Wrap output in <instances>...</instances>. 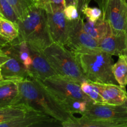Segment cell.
I'll list each match as a JSON object with an SVG mask.
<instances>
[{
    "mask_svg": "<svg viewBox=\"0 0 127 127\" xmlns=\"http://www.w3.org/2000/svg\"><path fill=\"white\" fill-rule=\"evenodd\" d=\"M58 100L68 112L73 114H79L81 115H83L87 110L88 104L93 103L87 100L73 97L60 98Z\"/></svg>",
    "mask_w": 127,
    "mask_h": 127,
    "instance_id": "cell-17",
    "label": "cell"
},
{
    "mask_svg": "<svg viewBox=\"0 0 127 127\" xmlns=\"http://www.w3.org/2000/svg\"><path fill=\"white\" fill-rule=\"evenodd\" d=\"M125 1H126V2H127V0H125Z\"/></svg>",
    "mask_w": 127,
    "mask_h": 127,
    "instance_id": "cell-36",
    "label": "cell"
},
{
    "mask_svg": "<svg viewBox=\"0 0 127 127\" xmlns=\"http://www.w3.org/2000/svg\"><path fill=\"white\" fill-rule=\"evenodd\" d=\"M43 8L47 11L48 27L53 42L66 45L69 39V21L66 18L63 11L49 7Z\"/></svg>",
    "mask_w": 127,
    "mask_h": 127,
    "instance_id": "cell-10",
    "label": "cell"
},
{
    "mask_svg": "<svg viewBox=\"0 0 127 127\" xmlns=\"http://www.w3.org/2000/svg\"><path fill=\"white\" fill-rule=\"evenodd\" d=\"M62 122L43 113L28 109L22 117L14 119L3 124L0 127H58Z\"/></svg>",
    "mask_w": 127,
    "mask_h": 127,
    "instance_id": "cell-9",
    "label": "cell"
},
{
    "mask_svg": "<svg viewBox=\"0 0 127 127\" xmlns=\"http://www.w3.org/2000/svg\"><path fill=\"white\" fill-rule=\"evenodd\" d=\"M0 34L10 42L19 37V29L17 23L2 17L0 20Z\"/></svg>",
    "mask_w": 127,
    "mask_h": 127,
    "instance_id": "cell-20",
    "label": "cell"
},
{
    "mask_svg": "<svg viewBox=\"0 0 127 127\" xmlns=\"http://www.w3.org/2000/svg\"></svg>",
    "mask_w": 127,
    "mask_h": 127,
    "instance_id": "cell-37",
    "label": "cell"
},
{
    "mask_svg": "<svg viewBox=\"0 0 127 127\" xmlns=\"http://www.w3.org/2000/svg\"><path fill=\"white\" fill-rule=\"evenodd\" d=\"M113 73L120 86L126 88L127 86V57L123 55L119 57L117 62L113 64Z\"/></svg>",
    "mask_w": 127,
    "mask_h": 127,
    "instance_id": "cell-18",
    "label": "cell"
},
{
    "mask_svg": "<svg viewBox=\"0 0 127 127\" xmlns=\"http://www.w3.org/2000/svg\"><path fill=\"white\" fill-rule=\"evenodd\" d=\"M1 66V73L4 79L22 80L30 78L29 73L25 66L14 57Z\"/></svg>",
    "mask_w": 127,
    "mask_h": 127,
    "instance_id": "cell-15",
    "label": "cell"
},
{
    "mask_svg": "<svg viewBox=\"0 0 127 127\" xmlns=\"http://www.w3.org/2000/svg\"><path fill=\"white\" fill-rule=\"evenodd\" d=\"M10 43H11V42H10L8 40L6 39V38L2 37V36L0 34V45H1L5 47V46L9 44Z\"/></svg>",
    "mask_w": 127,
    "mask_h": 127,
    "instance_id": "cell-29",
    "label": "cell"
},
{
    "mask_svg": "<svg viewBox=\"0 0 127 127\" xmlns=\"http://www.w3.org/2000/svg\"><path fill=\"white\" fill-rule=\"evenodd\" d=\"M84 18L85 21H84L83 19V26L84 29L97 42L107 34L112 29L109 22L105 21L102 16L96 21H91L85 17Z\"/></svg>",
    "mask_w": 127,
    "mask_h": 127,
    "instance_id": "cell-16",
    "label": "cell"
},
{
    "mask_svg": "<svg viewBox=\"0 0 127 127\" xmlns=\"http://www.w3.org/2000/svg\"><path fill=\"white\" fill-rule=\"evenodd\" d=\"M3 48H4V46H2L0 45V52H4Z\"/></svg>",
    "mask_w": 127,
    "mask_h": 127,
    "instance_id": "cell-32",
    "label": "cell"
},
{
    "mask_svg": "<svg viewBox=\"0 0 127 127\" xmlns=\"http://www.w3.org/2000/svg\"><path fill=\"white\" fill-rule=\"evenodd\" d=\"M126 33H127V48H126V53H125V55H126L127 57V29L126 31Z\"/></svg>",
    "mask_w": 127,
    "mask_h": 127,
    "instance_id": "cell-33",
    "label": "cell"
},
{
    "mask_svg": "<svg viewBox=\"0 0 127 127\" xmlns=\"http://www.w3.org/2000/svg\"><path fill=\"white\" fill-rule=\"evenodd\" d=\"M83 116L107 120L127 127V104L116 105L89 103Z\"/></svg>",
    "mask_w": 127,
    "mask_h": 127,
    "instance_id": "cell-8",
    "label": "cell"
},
{
    "mask_svg": "<svg viewBox=\"0 0 127 127\" xmlns=\"http://www.w3.org/2000/svg\"><path fill=\"white\" fill-rule=\"evenodd\" d=\"M102 10L103 18L113 29L126 32L127 3L125 0H95Z\"/></svg>",
    "mask_w": 127,
    "mask_h": 127,
    "instance_id": "cell-7",
    "label": "cell"
},
{
    "mask_svg": "<svg viewBox=\"0 0 127 127\" xmlns=\"http://www.w3.org/2000/svg\"><path fill=\"white\" fill-rule=\"evenodd\" d=\"M33 1H35V2H36V1H37V0H33Z\"/></svg>",
    "mask_w": 127,
    "mask_h": 127,
    "instance_id": "cell-35",
    "label": "cell"
},
{
    "mask_svg": "<svg viewBox=\"0 0 127 127\" xmlns=\"http://www.w3.org/2000/svg\"><path fill=\"white\" fill-rule=\"evenodd\" d=\"M28 109L22 105H9L0 107V124L22 117Z\"/></svg>",
    "mask_w": 127,
    "mask_h": 127,
    "instance_id": "cell-19",
    "label": "cell"
},
{
    "mask_svg": "<svg viewBox=\"0 0 127 127\" xmlns=\"http://www.w3.org/2000/svg\"><path fill=\"white\" fill-rule=\"evenodd\" d=\"M30 47L32 59V65L29 70L30 77L43 81L47 78L57 74L43 51L38 50L31 46Z\"/></svg>",
    "mask_w": 127,
    "mask_h": 127,
    "instance_id": "cell-12",
    "label": "cell"
},
{
    "mask_svg": "<svg viewBox=\"0 0 127 127\" xmlns=\"http://www.w3.org/2000/svg\"><path fill=\"white\" fill-rule=\"evenodd\" d=\"M74 54L88 80L96 83L119 84L113 73L114 63L111 55L102 50Z\"/></svg>",
    "mask_w": 127,
    "mask_h": 127,
    "instance_id": "cell-3",
    "label": "cell"
},
{
    "mask_svg": "<svg viewBox=\"0 0 127 127\" xmlns=\"http://www.w3.org/2000/svg\"><path fill=\"white\" fill-rule=\"evenodd\" d=\"M19 29L17 38L30 46L43 51L53 43L46 10L35 2L26 11L17 22Z\"/></svg>",
    "mask_w": 127,
    "mask_h": 127,
    "instance_id": "cell-2",
    "label": "cell"
},
{
    "mask_svg": "<svg viewBox=\"0 0 127 127\" xmlns=\"http://www.w3.org/2000/svg\"><path fill=\"white\" fill-rule=\"evenodd\" d=\"M10 57L6 53L4 52H0V66L7 62Z\"/></svg>",
    "mask_w": 127,
    "mask_h": 127,
    "instance_id": "cell-28",
    "label": "cell"
},
{
    "mask_svg": "<svg viewBox=\"0 0 127 127\" xmlns=\"http://www.w3.org/2000/svg\"><path fill=\"white\" fill-rule=\"evenodd\" d=\"M92 1H95V0H78L77 1V8L81 16V10L85 6L89 5V3Z\"/></svg>",
    "mask_w": 127,
    "mask_h": 127,
    "instance_id": "cell-27",
    "label": "cell"
},
{
    "mask_svg": "<svg viewBox=\"0 0 127 127\" xmlns=\"http://www.w3.org/2000/svg\"><path fill=\"white\" fill-rule=\"evenodd\" d=\"M99 48L112 56L125 55L127 48V33L124 31L112 29L98 41Z\"/></svg>",
    "mask_w": 127,
    "mask_h": 127,
    "instance_id": "cell-11",
    "label": "cell"
},
{
    "mask_svg": "<svg viewBox=\"0 0 127 127\" xmlns=\"http://www.w3.org/2000/svg\"><path fill=\"white\" fill-rule=\"evenodd\" d=\"M50 64L57 74L81 84L88 80L79 66L74 52L64 45L53 42L43 50Z\"/></svg>",
    "mask_w": 127,
    "mask_h": 127,
    "instance_id": "cell-4",
    "label": "cell"
},
{
    "mask_svg": "<svg viewBox=\"0 0 127 127\" xmlns=\"http://www.w3.org/2000/svg\"><path fill=\"white\" fill-rule=\"evenodd\" d=\"M18 81L3 79L0 82V107L17 105L20 99Z\"/></svg>",
    "mask_w": 127,
    "mask_h": 127,
    "instance_id": "cell-14",
    "label": "cell"
},
{
    "mask_svg": "<svg viewBox=\"0 0 127 127\" xmlns=\"http://www.w3.org/2000/svg\"><path fill=\"white\" fill-rule=\"evenodd\" d=\"M74 53H85L100 50L98 42L85 31L83 18L69 21V39L66 45Z\"/></svg>",
    "mask_w": 127,
    "mask_h": 127,
    "instance_id": "cell-5",
    "label": "cell"
},
{
    "mask_svg": "<svg viewBox=\"0 0 127 127\" xmlns=\"http://www.w3.org/2000/svg\"><path fill=\"white\" fill-rule=\"evenodd\" d=\"M63 12L66 18L68 21H74L78 19L81 16L77 6L75 5H69L64 7Z\"/></svg>",
    "mask_w": 127,
    "mask_h": 127,
    "instance_id": "cell-26",
    "label": "cell"
},
{
    "mask_svg": "<svg viewBox=\"0 0 127 127\" xmlns=\"http://www.w3.org/2000/svg\"><path fill=\"white\" fill-rule=\"evenodd\" d=\"M2 17H4V16H3V15L1 13V12H0V20L2 18Z\"/></svg>",
    "mask_w": 127,
    "mask_h": 127,
    "instance_id": "cell-34",
    "label": "cell"
},
{
    "mask_svg": "<svg viewBox=\"0 0 127 127\" xmlns=\"http://www.w3.org/2000/svg\"><path fill=\"white\" fill-rule=\"evenodd\" d=\"M3 78H2V73H1V66H0V82L2 81L3 80Z\"/></svg>",
    "mask_w": 127,
    "mask_h": 127,
    "instance_id": "cell-31",
    "label": "cell"
},
{
    "mask_svg": "<svg viewBox=\"0 0 127 127\" xmlns=\"http://www.w3.org/2000/svg\"><path fill=\"white\" fill-rule=\"evenodd\" d=\"M42 82L58 99L73 97L94 103L82 91L81 84L63 76L56 74L47 78Z\"/></svg>",
    "mask_w": 127,
    "mask_h": 127,
    "instance_id": "cell-6",
    "label": "cell"
},
{
    "mask_svg": "<svg viewBox=\"0 0 127 127\" xmlns=\"http://www.w3.org/2000/svg\"><path fill=\"white\" fill-rule=\"evenodd\" d=\"M35 2L43 7H49L54 10L63 11L66 7L65 0H37Z\"/></svg>",
    "mask_w": 127,
    "mask_h": 127,
    "instance_id": "cell-25",
    "label": "cell"
},
{
    "mask_svg": "<svg viewBox=\"0 0 127 127\" xmlns=\"http://www.w3.org/2000/svg\"><path fill=\"white\" fill-rule=\"evenodd\" d=\"M14 10L16 14L19 17V19L22 17L26 11L31 6L35 3L33 0H7Z\"/></svg>",
    "mask_w": 127,
    "mask_h": 127,
    "instance_id": "cell-22",
    "label": "cell"
},
{
    "mask_svg": "<svg viewBox=\"0 0 127 127\" xmlns=\"http://www.w3.org/2000/svg\"><path fill=\"white\" fill-rule=\"evenodd\" d=\"M77 1L78 0H65L66 6L69 5H75L77 6Z\"/></svg>",
    "mask_w": 127,
    "mask_h": 127,
    "instance_id": "cell-30",
    "label": "cell"
},
{
    "mask_svg": "<svg viewBox=\"0 0 127 127\" xmlns=\"http://www.w3.org/2000/svg\"><path fill=\"white\" fill-rule=\"evenodd\" d=\"M81 88L82 91L93 100L94 104H104L102 97L92 81L89 80L84 81L81 83Z\"/></svg>",
    "mask_w": 127,
    "mask_h": 127,
    "instance_id": "cell-21",
    "label": "cell"
},
{
    "mask_svg": "<svg viewBox=\"0 0 127 127\" xmlns=\"http://www.w3.org/2000/svg\"><path fill=\"white\" fill-rule=\"evenodd\" d=\"M93 83L102 97L104 104L116 105L127 104V92L125 87L112 83Z\"/></svg>",
    "mask_w": 127,
    "mask_h": 127,
    "instance_id": "cell-13",
    "label": "cell"
},
{
    "mask_svg": "<svg viewBox=\"0 0 127 127\" xmlns=\"http://www.w3.org/2000/svg\"><path fill=\"white\" fill-rule=\"evenodd\" d=\"M0 12L4 17L17 23L19 17L7 0H0Z\"/></svg>",
    "mask_w": 127,
    "mask_h": 127,
    "instance_id": "cell-23",
    "label": "cell"
},
{
    "mask_svg": "<svg viewBox=\"0 0 127 127\" xmlns=\"http://www.w3.org/2000/svg\"><path fill=\"white\" fill-rule=\"evenodd\" d=\"M81 14L84 15L85 17H87L91 21H96L101 17L102 12L100 8L90 7L89 5H87L82 9Z\"/></svg>",
    "mask_w": 127,
    "mask_h": 127,
    "instance_id": "cell-24",
    "label": "cell"
},
{
    "mask_svg": "<svg viewBox=\"0 0 127 127\" xmlns=\"http://www.w3.org/2000/svg\"><path fill=\"white\" fill-rule=\"evenodd\" d=\"M18 85L20 99L16 105H22L27 109L45 114L62 123L75 118L40 80L30 77L18 81Z\"/></svg>",
    "mask_w": 127,
    "mask_h": 127,
    "instance_id": "cell-1",
    "label": "cell"
}]
</instances>
